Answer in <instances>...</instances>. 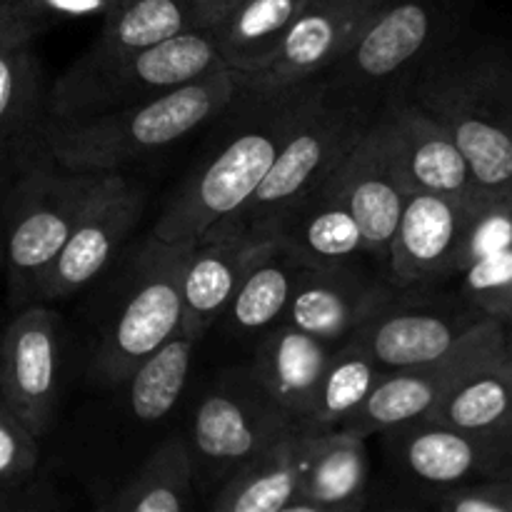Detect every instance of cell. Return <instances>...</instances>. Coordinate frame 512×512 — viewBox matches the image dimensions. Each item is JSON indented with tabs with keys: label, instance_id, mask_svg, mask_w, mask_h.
<instances>
[{
	"label": "cell",
	"instance_id": "8d00e7d4",
	"mask_svg": "<svg viewBox=\"0 0 512 512\" xmlns=\"http://www.w3.org/2000/svg\"><path fill=\"white\" fill-rule=\"evenodd\" d=\"M420 505L438 512H512V478L475 480L453 488L423 490Z\"/></svg>",
	"mask_w": 512,
	"mask_h": 512
},
{
	"label": "cell",
	"instance_id": "ffe728a7",
	"mask_svg": "<svg viewBox=\"0 0 512 512\" xmlns=\"http://www.w3.org/2000/svg\"><path fill=\"white\" fill-rule=\"evenodd\" d=\"M393 295L388 278H378L358 263L303 268L283 320L338 345L363 328Z\"/></svg>",
	"mask_w": 512,
	"mask_h": 512
},
{
	"label": "cell",
	"instance_id": "7bdbcfd3",
	"mask_svg": "<svg viewBox=\"0 0 512 512\" xmlns=\"http://www.w3.org/2000/svg\"><path fill=\"white\" fill-rule=\"evenodd\" d=\"M510 328H512V325H510Z\"/></svg>",
	"mask_w": 512,
	"mask_h": 512
},
{
	"label": "cell",
	"instance_id": "4dcf8cb0",
	"mask_svg": "<svg viewBox=\"0 0 512 512\" xmlns=\"http://www.w3.org/2000/svg\"><path fill=\"white\" fill-rule=\"evenodd\" d=\"M383 373L385 370L380 368L378 360L353 335L335 345L305 428H340L365 403V398L373 393Z\"/></svg>",
	"mask_w": 512,
	"mask_h": 512
},
{
	"label": "cell",
	"instance_id": "f1b7e54d",
	"mask_svg": "<svg viewBox=\"0 0 512 512\" xmlns=\"http://www.w3.org/2000/svg\"><path fill=\"white\" fill-rule=\"evenodd\" d=\"M300 273H303V265L270 240L268 248L245 270L220 318L228 333L238 338H258L270 325L280 323L285 318Z\"/></svg>",
	"mask_w": 512,
	"mask_h": 512
},
{
	"label": "cell",
	"instance_id": "74e56055",
	"mask_svg": "<svg viewBox=\"0 0 512 512\" xmlns=\"http://www.w3.org/2000/svg\"><path fill=\"white\" fill-rule=\"evenodd\" d=\"M28 490L25 493H13V490H3L0 488V512H15V510H33L38 508L35 503H30Z\"/></svg>",
	"mask_w": 512,
	"mask_h": 512
},
{
	"label": "cell",
	"instance_id": "4fadbf2b",
	"mask_svg": "<svg viewBox=\"0 0 512 512\" xmlns=\"http://www.w3.org/2000/svg\"><path fill=\"white\" fill-rule=\"evenodd\" d=\"M485 320L463 298L430 300L413 290H395L393 298L353 333L383 370L430 365Z\"/></svg>",
	"mask_w": 512,
	"mask_h": 512
},
{
	"label": "cell",
	"instance_id": "b9f144b4",
	"mask_svg": "<svg viewBox=\"0 0 512 512\" xmlns=\"http://www.w3.org/2000/svg\"><path fill=\"white\" fill-rule=\"evenodd\" d=\"M505 328H510V325H505Z\"/></svg>",
	"mask_w": 512,
	"mask_h": 512
},
{
	"label": "cell",
	"instance_id": "277c9868",
	"mask_svg": "<svg viewBox=\"0 0 512 512\" xmlns=\"http://www.w3.org/2000/svg\"><path fill=\"white\" fill-rule=\"evenodd\" d=\"M120 173L63 168L45 155H33L0 175L5 290L10 308L35 303L45 270L60 253L90 205Z\"/></svg>",
	"mask_w": 512,
	"mask_h": 512
},
{
	"label": "cell",
	"instance_id": "d6986e66",
	"mask_svg": "<svg viewBox=\"0 0 512 512\" xmlns=\"http://www.w3.org/2000/svg\"><path fill=\"white\" fill-rule=\"evenodd\" d=\"M330 185L358 223L365 258L378 263L385 273L390 240L403 213L405 190L395 178L375 118L348 150L343 163L333 170Z\"/></svg>",
	"mask_w": 512,
	"mask_h": 512
},
{
	"label": "cell",
	"instance_id": "7c38bea8",
	"mask_svg": "<svg viewBox=\"0 0 512 512\" xmlns=\"http://www.w3.org/2000/svg\"><path fill=\"white\" fill-rule=\"evenodd\" d=\"M375 125L405 193H438L468 205L480 203L470 165L453 135L403 88L385 95L375 110Z\"/></svg>",
	"mask_w": 512,
	"mask_h": 512
},
{
	"label": "cell",
	"instance_id": "ac0fdd59",
	"mask_svg": "<svg viewBox=\"0 0 512 512\" xmlns=\"http://www.w3.org/2000/svg\"><path fill=\"white\" fill-rule=\"evenodd\" d=\"M475 205L438 193H405L390 240L385 278L395 290H420L453 278L455 258Z\"/></svg>",
	"mask_w": 512,
	"mask_h": 512
},
{
	"label": "cell",
	"instance_id": "2e32d148",
	"mask_svg": "<svg viewBox=\"0 0 512 512\" xmlns=\"http://www.w3.org/2000/svg\"><path fill=\"white\" fill-rule=\"evenodd\" d=\"M385 435L393 440L405 475L423 490L512 478V438L505 435L470 433L433 420H418Z\"/></svg>",
	"mask_w": 512,
	"mask_h": 512
},
{
	"label": "cell",
	"instance_id": "83f0119b",
	"mask_svg": "<svg viewBox=\"0 0 512 512\" xmlns=\"http://www.w3.org/2000/svg\"><path fill=\"white\" fill-rule=\"evenodd\" d=\"M303 430V428H300ZM300 430L275 440L258 455L245 460L210 493L215 512H288L298 498L295 440Z\"/></svg>",
	"mask_w": 512,
	"mask_h": 512
},
{
	"label": "cell",
	"instance_id": "30bf717a",
	"mask_svg": "<svg viewBox=\"0 0 512 512\" xmlns=\"http://www.w3.org/2000/svg\"><path fill=\"white\" fill-rule=\"evenodd\" d=\"M503 348L505 325L490 318L480 320L445 358L420 368L385 370L373 393L340 428L368 440L370 435H385L425 420L468 370Z\"/></svg>",
	"mask_w": 512,
	"mask_h": 512
},
{
	"label": "cell",
	"instance_id": "1f68e13d",
	"mask_svg": "<svg viewBox=\"0 0 512 512\" xmlns=\"http://www.w3.org/2000/svg\"><path fill=\"white\" fill-rule=\"evenodd\" d=\"M195 345V338L175 333L130 373L123 385L128 388V403L135 418L158 423L175 408L188 383Z\"/></svg>",
	"mask_w": 512,
	"mask_h": 512
},
{
	"label": "cell",
	"instance_id": "e0dca14e",
	"mask_svg": "<svg viewBox=\"0 0 512 512\" xmlns=\"http://www.w3.org/2000/svg\"><path fill=\"white\" fill-rule=\"evenodd\" d=\"M235 0H118L93 43L60 78H83L190 30H210Z\"/></svg>",
	"mask_w": 512,
	"mask_h": 512
},
{
	"label": "cell",
	"instance_id": "f35d334b",
	"mask_svg": "<svg viewBox=\"0 0 512 512\" xmlns=\"http://www.w3.org/2000/svg\"><path fill=\"white\" fill-rule=\"evenodd\" d=\"M0 190H3V180H0ZM5 275V250H3V220H0V280Z\"/></svg>",
	"mask_w": 512,
	"mask_h": 512
},
{
	"label": "cell",
	"instance_id": "44dd1931",
	"mask_svg": "<svg viewBox=\"0 0 512 512\" xmlns=\"http://www.w3.org/2000/svg\"><path fill=\"white\" fill-rule=\"evenodd\" d=\"M298 498L288 512H358L368 505V445L343 428L300 430Z\"/></svg>",
	"mask_w": 512,
	"mask_h": 512
},
{
	"label": "cell",
	"instance_id": "8fae6325",
	"mask_svg": "<svg viewBox=\"0 0 512 512\" xmlns=\"http://www.w3.org/2000/svg\"><path fill=\"white\" fill-rule=\"evenodd\" d=\"M63 320L45 303L15 310L0 333V403L43 438L63 393Z\"/></svg>",
	"mask_w": 512,
	"mask_h": 512
},
{
	"label": "cell",
	"instance_id": "7402d4cb",
	"mask_svg": "<svg viewBox=\"0 0 512 512\" xmlns=\"http://www.w3.org/2000/svg\"><path fill=\"white\" fill-rule=\"evenodd\" d=\"M270 240L240 233H208L193 243L180 275V333L200 340L220 323L235 288Z\"/></svg>",
	"mask_w": 512,
	"mask_h": 512
},
{
	"label": "cell",
	"instance_id": "9c48e42d",
	"mask_svg": "<svg viewBox=\"0 0 512 512\" xmlns=\"http://www.w3.org/2000/svg\"><path fill=\"white\" fill-rule=\"evenodd\" d=\"M223 68L210 30H190L83 78H58L48 118H85L153 100ZM45 118V120H48Z\"/></svg>",
	"mask_w": 512,
	"mask_h": 512
},
{
	"label": "cell",
	"instance_id": "cb8c5ba5",
	"mask_svg": "<svg viewBox=\"0 0 512 512\" xmlns=\"http://www.w3.org/2000/svg\"><path fill=\"white\" fill-rule=\"evenodd\" d=\"M333 350L335 345L328 340L280 320L258 335L248 365L263 388L305 425Z\"/></svg>",
	"mask_w": 512,
	"mask_h": 512
},
{
	"label": "cell",
	"instance_id": "ba28073f",
	"mask_svg": "<svg viewBox=\"0 0 512 512\" xmlns=\"http://www.w3.org/2000/svg\"><path fill=\"white\" fill-rule=\"evenodd\" d=\"M440 23L443 10L435 0H385L353 45L318 78L325 95L375 113L385 95L445 38Z\"/></svg>",
	"mask_w": 512,
	"mask_h": 512
},
{
	"label": "cell",
	"instance_id": "ab89813d",
	"mask_svg": "<svg viewBox=\"0 0 512 512\" xmlns=\"http://www.w3.org/2000/svg\"><path fill=\"white\" fill-rule=\"evenodd\" d=\"M505 350H508V355L512 360V328H505Z\"/></svg>",
	"mask_w": 512,
	"mask_h": 512
},
{
	"label": "cell",
	"instance_id": "836d02e7",
	"mask_svg": "<svg viewBox=\"0 0 512 512\" xmlns=\"http://www.w3.org/2000/svg\"><path fill=\"white\" fill-rule=\"evenodd\" d=\"M463 293L460 298L478 310L483 318L512 325V245L468 265L460 273Z\"/></svg>",
	"mask_w": 512,
	"mask_h": 512
},
{
	"label": "cell",
	"instance_id": "e575fe53",
	"mask_svg": "<svg viewBox=\"0 0 512 512\" xmlns=\"http://www.w3.org/2000/svg\"><path fill=\"white\" fill-rule=\"evenodd\" d=\"M512 245V195L480 200L468 215L463 240H460L455 275L463 273L468 265L500 253Z\"/></svg>",
	"mask_w": 512,
	"mask_h": 512
},
{
	"label": "cell",
	"instance_id": "d6a6232c",
	"mask_svg": "<svg viewBox=\"0 0 512 512\" xmlns=\"http://www.w3.org/2000/svg\"><path fill=\"white\" fill-rule=\"evenodd\" d=\"M118 0H0V23L8 43H33L35 35L65 18L103 15Z\"/></svg>",
	"mask_w": 512,
	"mask_h": 512
},
{
	"label": "cell",
	"instance_id": "7a4b0ae2",
	"mask_svg": "<svg viewBox=\"0 0 512 512\" xmlns=\"http://www.w3.org/2000/svg\"><path fill=\"white\" fill-rule=\"evenodd\" d=\"M240 95V75L223 65L183 88L128 108L85 118H48L35 155H45L63 168L120 173L125 165L170 148L228 113Z\"/></svg>",
	"mask_w": 512,
	"mask_h": 512
},
{
	"label": "cell",
	"instance_id": "f546056e",
	"mask_svg": "<svg viewBox=\"0 0 512 512\" xmlns=\"http://www.w3.org/2000/svg\"><path fill=\"white\" fill-rule=\"evenodd\" d=\"M195 473L188 443L168 438L143 460L118 493L103 505L113 512H180L195 503Z\"/></svg>",
	"mask_w": 512,
	"mask_h": 512
},
{
	"label": "cell",
	"instance_id": "d4e9b609",
	"mask_svg": "<svg viewBox=\"0 0 512 512\" xmlns=\"http://www.w3.org/2000/svg\"><path fill=\"white\" fill-rule=\"evenodd\" d=\"M48 90L33 43H0V175L38 153Z\"/></svg>",
	"mask_w": 512,
	"mask_h": 512
},
{
	"label": "cell",
	"instance_id": "6da1fadb",
	"mask_svg": "<svg viewBox=\"0 0 512 512\" xmlns=\"http://www.w3.org/2000/svg\"><path fill=\"white\" fill-rule=\"evenodd\" d=\"M398 88L453 135L480 200L512 195V45L440 38Z\"/></svg>",
	"mask_w": 512,
	"mask_h": 512
},
{
	"label": "cell",
	"instance_id": "5b68a950",
	"mask_svg": "<svg viewBox=\"0 0 512 512\" xmlns=\"http://www.w3.org/2000/svg\"><path fill=\"white\" fill-rule=\"evenodd\" d=\"M195 240H140L125 270L118 303L105 315L88 360V375L98 385H123L135 368L175 333H180L183 298L180 275Z\"/></svg>",
	"mask_w": 512,
	"mask_h": 512
},
{
	"label": "cell",
	"instance_id": "5bb4252c",
	"mask_svg": "<svg viewBox=\"0 0 512 512\" xmlns=\"http://www.w3.org/2000/svg\"><path fill=\"white\" fill-rule=\"evenodd\" d=\"M383 5L385 0H310L270 63L260 73L240 78L243 93L268 95L323 78Z\"/></svg>",
	"mask_w": 512,
	"mask_h": 512
},
{
	"label": "cell",
	"instance_id": "9a60e30c",
	"mask_svg": "<svg viewBox=\"0 0 512 512\" xmlns=\"http://www.w3.org/2000/svg\"><path fill=\"white\" fill-rule=\"evenodd\" d=\"M143 210V190L118 175V180L80 218L50 268L45 270L35 303L68 300L98 280L135 233Z\"/></svg>",
	"mask_w": 512,
	"mask_h": 512
},
{
	"label": "cell",
	"instance_id": "603a6c76",
	"mask_svg": "<svg viewBox=\"0 0 512 512\" xmlns=\"http://www.w3.org/2000/svg\"><path fill=\"white\" fill-rule=\"evenodd\" d=\"M268 240L303 268H338L365 258L358 223L330 178L285 210Z\"/></svg>",
	"mask_w": 512,
	"mask_h": 512
},
{
	"label": "cell",
	"instance_id": "d590c367",
	"mask_svg": "<svg viewBox=\"0 0 512 512\" xmlns=\"http://www.w3.org/2000/svg\"><path fill=\"white\" fill-rule=\"evenodd\" d=\"M38 435L0 403V488L25 493L40 463Z\"/></svg>",
	"mask_w": 512,
	"mask_h": 512
},
{
	"label": "cell",
	"instance_id": "60d3db41",
	"mask_svg": "<svg viewBox=\"0 0 512 512\" xmlns=\"http://www.w3.org/2000/svg\"><path fill=\"white\" fill-rule=\"evenodd\" d=\"M0 43H8V40H5V35H3V23H0Z\"/></svg>",
	"mask_w": 512,
	"mask_h": 512
},
{
	"label": "cell",
	"instance_id": "52a82bcc",
	"mask_svg": "<svg viewBox=\"0 0 512 512\" xmlns=\"http://www.w3.org/2000/svg\"><path fill=\"white\" fill-rule=\"evenodd\" d=\"M300 428L250 365L223 370L200 398L185 440L198 493L210 495L238 465Z\"/></svg>",
	"mask_w": 512,
	"mask_h": 512
},
{
	"label": "cell",
	"instance_id": "484cf974",
	"mask_svg": "<svg viewBox=\"0 0 512 512\" xmlns=\"http://www.w3.org/2000/svg\"><path fill=\"white\" fill-rule=\"evenodd\" d=\"M308 3L310 0H235L210 28L225 68L240 78L260 73Z\"/></svg>",
	"mask_w": 512,
	"mask_h": 512
},
{
	"label": "cell",
	"instance_id": "8992f818",
	"mask_svg": "<svg viewBox=\"0 0 512 512\" xmlns=\"http://www.w3.org/2000/svg\"><path fill=\"white\" fill-rule=\"evenodd\" d=\"M373 118L375 113L370 110L328 98L318 80L313 98L285 138L263 183L233 215L215 223L208 233H240L268 240L285 210L330 178Z\"/></svg>",
	"mask_w": 512,
	"mask_h": 512
},
{
	"label": "cell",
	"instance_id": "4316f807",
	"mask_svg": "<svg viewBox=\"0 0 512 512\" xmlns=\"http://www.w3.org/2000/svg\"><path fill=\"white\" fill-rule=\"evenodd\" d=\"M425 420L483 435L512 438V360L508 350L463 375Z\"/></svg>",
	"mask_w": 512,
	"mask_h": 512
},
{
	"label": "cell",
	"instance_id": "3957f363",
	"mask_svg": "<svg viewBox=\"0 0 512 512\" xmlns=\"http://www.w3.org/2000/svg\"><path fill=\"white\" fill-rule=\"evenodd\" d=\"M318 80L268 95H248V110L223 148L170 198L150 233L160 240H198L233 215L263 183L285 138L313 98Z\"/></svg>",
	"mask_w": 512,
	"mask_h": 512
}]
</instances>
